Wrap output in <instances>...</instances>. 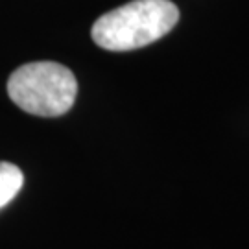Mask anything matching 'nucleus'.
<instances>
[{
    "label": "nucleus",
    "mask_w": 249,
    "mask_h": 249,
    "mask_svg": "<svg viewBox=\"0 0 249 249\" xmlns=\"http://www.w3.org/2000/svg\"><path fill=\"white\" fill-rule=\"evenodd\" d=\"M179 9L170 0H133L94 22L92 41L111 52H127L155 43L178 24Z\"/></svg>",
    "instance_id": "f257e3e1"
},
{
    "label": "nucleus",
    "mask_w": 249,
    "mask_h": 249,
    "mask_svg": "<svg viewBox=\"0 0 249 249\" xmlns=\"http://www.w3.org/2000/svg\"><path fill=\"white\" fill-rule=\"evenodd\" d=\"M8 94L22 111L36 116H61L78 94V81L71 69L53 61H34L9 76Z\"/></svg>",
    "instance_id": "f03ea898"
},
{
    "label": "nucleus",
    "mask_w": 249,
    "mask_h": 249,
    "mask_svg": "<svg viewBox=\"0 0 249 249\" xmlns=\"http://www.w3.org/2000/svg\"><path fill=\"white\" fill-rule=\"evenodd\" d=\"M24 176L22 172L11 164V162H0V209L18 194V190L22 188Z\"/></svg>",
    "instance_id": "7ed1b4c3"
}]
</instances>
